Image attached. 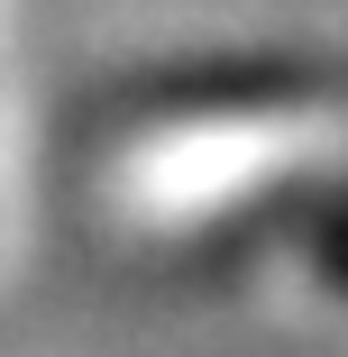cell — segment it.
<instances>
[{
    "label": "cell",
    "instance_id": "obj_1",
    "mask_svg": "<svg viewBox=\"0 0 348 357\" xmlns=\"http://www.w3.org/2000/svg\"><path fill=\"white\" fill-rule=\"evenodd\" d=\"M348 74L303 55H220V64H174L147 83V110L174 119H266V110H339Z\"/></svg>",
    "mask_w": 348,
    "mask_h": 357
}]
</instances>
